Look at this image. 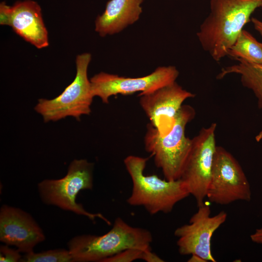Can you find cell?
<instances>
[{
	"mask_svg": "<svg viewBox=\"0 0 262 262\" xmlns=\"http://www.w3.org/2000/svg\"><path fill=\"white\" fill-rule=\"evenodd\" d=\"M210 7L196 35L202 49L218 62L228 56L253 12L262 7V0H210Z\"/></svg>",
	"mask_w": 262,
	"mask_h": 262,
	"instance_id": "cell-1",
	"label": "cell"
},
{
	"mask_svg": "<svg viewBox=\"0 0 262 262\" xmlns=\"http://www.w3.org/2000/svg\"><path fill=\"white\" fill-rule=\"evenodd\" d=\"M148 159L129 155L124 160L132 183V191L127 202L131 206L143 207L150 214L169 213L178 202L190 195V193L180 179L169 180L155 174L145 175Z\"/></svg>",
	"mask_w": 262,
	"mask_h": 262,
	"instance_id": "cell-2",
	"label": "cell"
},
{
	"mask_svg": "<svg viewBox=\"0 0 262 262\" xmlns=\"http://www.w3.org/2000/svg\"><path fill=\"white\" fill-rule=\"evenodd\" d=\"M195 115L192 106L182 105L165 134H160L150 123L147 125L144 137L146 151L153 157L155 164L167 180L180 178L192 145V139L185 135V129Z\"/></svg>",
	"mask_w": 262,
	"mask_h": 262,
	"instance_id": "cell-3",
	"label": "cell"
},
{
	"mask_svg": "<svg viewBox=\"0 0 262 262\" xmlns=\"http://www.w3.org/2000/svg\"><path fill=\"white\" fill-rule=\"evenodd\" d=\"M152 241V236L149 230L132 227L117 217L111 229L105 234L75 236L68 242V247L73 262H103L127 249L151 250Z\"/></svg>",
	"mask_w": 262,
	"mask_h": 262,
	"instance_id": "cell-4",
	"label": "cell"
},
{
	"mask_svg": "<svg viewBox=\"0 0 262 262\" xmlns=\"http://www.w3.org/2000/svg\"><path fill=\"white\" fill-rule=\"evenodd\" d=\"M93 170L94 164L85 159L73 160L64 177L57 180H44L38 184L42 200L48 205L85 216L92 221L97 218H100L110 225V222L101 213H89L76 202L80 191L92 189Z\"/></svg>",
	"mask_w": 262,
	"mask_h": 262,
	"instance_id": "cell-5",
	"label": "cell"
},
{
	"mask_svg": "<svg viewBox=\"0 0 262 262\" xmlns=\"http://www.w3.org/2000/svg\"><path fill=\"white\" fill-rule=\"evenodd\" d=\"M91 59L89 53L78 55L76 75L73 82L56 98L38 100L34 110L42 116L44 122L57 121L67 116L80 120L81 116L90 114L94 97L87 69Z\"/></svg>",
	"mask_w": 262,
	"mask_h": 262,
	"instance_id": "cell-6",
	"label": "cell"
},
{
	"mask_svg": "<svg viewBox=\"0 0 262 262\" xmlns=\"http://www.w3.org/2000/svg\"><path fill=\"white\" fill-rule=\"evenodd\" d=\"M212 203L227 205L238 200L249 201V183L234 157L216 146L207 197Z\"/></svg>",
	"mask_w": 262,
	"mask_h": 262,
	"instance_id": "cell-7",
	"label": "cell"
},
{
	"mask_svg": "<svg viewBox=\"0 0 262 262\" xmlns=\"http://www.w3.org/2000/svg\"><path fill=\"white\" fill-rule=\"evenodd\" d=\"M216 123L203 128L192 139L191 149L180 177L190 194L195 198L197 206L207 197L214 154Z\"/></svg>",
	"mask_w": 262,
	"mask_h": 262,
	"instance_id": "cell-8",
	"label": "cell"
},
{
	"mask_svg": "<svg viewBox=\"0 0 262 262\" xmlns=\"http://www.w3.org/2000/svg\"><path fill=\"white\" fill-rule=\"evenodd\" d=\"M179 72L174 66H160L151 74L141 77L130 78L101 72L90 80L94 97L100 98L108 104L109 98L118 94L139 95L152 92L174 82Z\"/></svg>",
	"mask_w": 262,
	"mask_h": 262,
	"instance_id": "cell-9",
	"label": "cell"
},
{
	"mask_svg": "<svg viewBox=\"0 0 262 262\" xmlns=\"http://www.w3.org/2000/svg\"><path fill=\"white\" fill-rule=\"evenodd\" d=\"M198 208L188 224L175 230L178 250L181 255H195L206 262H215L211 251V239L214 232L226 221L227 214L221 211L212 216L210 206L205 203Z\"/></svg>",
	"mask_w": 262,
	"mask_h": 262,
	"instance_id": "cell-10",
	"label": "cell"
},
{
	"mask_svg": "<svg viewBox=\"0 0 262 262\" xmlns=\"http://www.w3.org/2000/svg\"><path fill=\"white\" fill-rule=\"evenodd\" d=\"M139 104L150 124L161 135L171 128L184 101L195 97L174 82L152 92L139 95Z\"/></svg>",
	"mask_w": 262,
	"mask_h": 262,
	"instance_id": "cell-11",
	"label": "cell"
},
{
	"mask_svg": "<svg viewBox=\"0 0 262 262\" xmlns=\"http://www.w3.org/2000/svg\"><path fill=\"white\" fill-rule=\"evenodd\" d=\"M45 239L33 218L18 208L4 205L0 210V241L14 246L20 252L28 253Z\"/></svg>",
	"mask_w": 262,
	"mask_h": 262,
	"instance_id": "cell-12",
	"label": "cell"
},
{
	"mask_svg": "<svg viewBox=\"0 0 262 262\" xmlns=\"http://www.w3.org/2000/svg\"><path fill=\"white\" fill-rule=\"evenodd\" d=\"M10 26L17 34L38 49L49 45L48 31L43 22L41 9L34 1H18L12 6Z\"/></svg>",
	"mask_w": 262,
	"mask_h": 262,
	"instance_id": "cell-13",
	"label": "cell"
},
{
	"mask_svg": "<svg viewBox=\"0 0 262 262\" xmlns=\"http://www.w3.org/2000/svg\"><path fill=\"white\" fill-rule=\"evenodd\" d=\"M142 2L143 0H110L104 13L96 20L95 31L102 37L120 32L139 18Z\"/></svg>",
	"mask_w": 262,
	"mask_h": 262,
	"instance_id": "cell-14",
	"label": "cell"
},
{
	"mask_svg": "<svg viewBox=\"0 0 262 262\" xmlns=\"http://www.w3.org/2000/svg\"><path fill=\"white\" fill-rule=\"evenodd\" d=\"M236 60L237 64L222 68L216 78L222 79L230 74L239 75L243 85L252 91L258 99L259 108H262V65Z\"/></svg>",
	"mask_w": 262,
	"mask_h": 262,
	"instance_id": "cell-15",
	"label": "cell"
},
{
	"mask_svg": "<svg viewBox=\"0 0 262 262\" xmlns=\"http://www.w3.org/2000/svg\"><path fill=\"white\" fill-rule=\"evenodd\" d=\"M228 56L235 60L262 65V46L248 31L243 30L229 49Z\"/></svg>",
	"mask_w": 262,
	"mask_h": 262,
	"instance_id": "cell-16",
	"label": "cell"
},
{
	"mask_svg": "<svg viewBox=\"0 0 262 262\" xmlns=\"http://www.w3.org/2000/svg\"><path fill=\"white\" fill-rule=\"evenodd\" d=\"M20 262H73L68 250L56 249L34 253H26Z\"/></svg>",
	"mask_w": 262,
	"mask_h": 262,
	"instance_id": "cell-17",
	"label": "cell"
},
{
	"mask_svg": "<svg viewBox=\"0 0 262 262\" xmlns=\"http://www.w3.org/2000/svg\"><path fill=\"white\" fill-rule=\"evenodd\" d=\"M152 252L139 248H129L105 259L103 262H131L141 259L148 262Z\"/></svg>",
	"mask_w": 262,
	"mask_h": 262,
	"instance_id": "cell-18",
	"label": "cell"
},
{
	"mask_svg": "<svg viewBox=\"0 0 262 262\" xmlns=\"http://www.w3.org/2000/svg\"><path fill=\"white\" fill-rule=\"evenodd\" d=\"M8 245H2L0 247V262H20L22 256L19 251L10 248Z\"/></svg>",
	"mask_w": 262,
	"mask_h": 262,
	"instance_id": "cell-19",
	"label": "cell"
},
{
	"mask_svg": "<svg viewBox=\"0 0 262 262\" xmlns=\"http://www.w3.org/2000/svg\"><path fill=\"white\" fill-rule=\"evenodd\" d=\"M12 14V6H9L5 2L0 4V24L10 26Z\"/></svg>",
	"mask_w": 262,
	"mask_h": 262,
	"instance_id": "cell-20",
	"label": "cell"
},
{
	"mask_svg": "<svg viewBox=\"0 0 262 262\" xmlns=\"http://www.w3.org/2000/svg\"><path fill=\"white\" fill-rule=\"evenodd\" d=\"M252 242L262 244V228L257 229L255 231L250 235Z\"/></svg>",
	"mask_w": 262,
	"mask_h": 262,
	"instance_id": "cell-21",
	"label": "cell"
},
{
	"mask_svg": "<svg viewBox=\"0 0 262 262\" xmlns=\"http://www.w3.org/2000/svg\"><path fill=\"white\" fill-rule=\"evenodd\" d=\"M251 21L252 22L255 29L262 36V21L255 18L252 17Z\"/></svg>",
	"mask_w": 262,
	"mask_h": 262,
	"instance_id": "cell-22",
	"label": "cell"
},
{
	"mask_svg": "<svg viewBox=\"0 0 262 262\" xmlns=\"http://www.w3.org/2000/svg\"><path fill=\"white\" fill-rule=\"evenodd\" d=\"M188 262H205L206 261L202 258L195 255H192Z\"/></svg>",
	"mask_w": 262,
	"mask_h": 262,
	"instance_id": "cell-23",
	"label": "cell"
},
{
	"mask_svg": "<svg viewBox=\"0 0 262 262\" xmlns=\"http://www.w3.org/2000/svg\"><path fill=\"white\" fill-rule=\"evenodd\" d=\"M255 139L257 142H259L262 139V130L256 136Z\"/></svg>",
	"mask_w": 262,
	"mask_h": 262,
	"instance_id": "cell-24",
	"label": "cell"
},
{
	"mask_svg": "<svg viewBox=\"0 0 262 262\" xmlns=\"http://www.w3.org/2000/svg\"><path fill=\"white\" fill-rule=\"evenodd\" d=\"M261 44H262V43H261Z\"/></svg>",
	"mask_w": 262,
	"mask_h": 262,
	"instance_id": "cell-25",
	"label": "cell"
}]
</instances>
